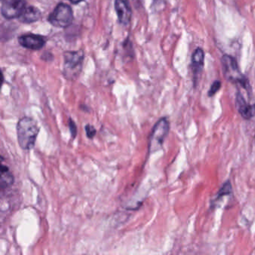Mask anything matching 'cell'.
I'll return each mask as SVG.
<instances>
[{
	"instance_id": "obj_1",
	"label": "cell",
	"mask_w": 255,
	"mask_h": 255,
	"mask_svg": "<svg viewBox=\"0 0 255 255\" xmlns=\"http://www.w3.org/2000/svg\"><path fill=\"white\" fill-rule=\"evenodd\" d=\"M39 132V127L32 118L23 117L17 125V136L19 145L23 150L33 148Z\"/></svg>"
},
{
	"instance_id": "obj_2",
	"label": "cell",
	"mask_w": 255,
	"mask_h": 255,
	"mask_svg": "<svg viewBox=\"0 0 255 255\" xmlns=\"http://www.w3.org/2000/svg\"><path fill=\"white\" fill-rule=\"evenodd\" d=\"M169 122L166 118L159 119L152 129L149 138V153H153L162 148L169 132Z\"/></svg>"
},
{
	"instance_id": "obj_3",
	"label": "cell",
	"mask_w": 255,
	"mask_h": 255,
	"mask_svg": "<svg viewBox=\"0 0 255 255\" xmlns=\"http://www.w3.org/2000/svg\"><path fill=\"white\" fill-rule=\"evenodd\" d=\"M222 65L224 75L227 80L234 83H240L245 89H249V82L240 73L237 61L234 58L228 55H224L222 58Z\"/></svg>"
},
{
	"instance_id": "obj_4",
	"label": "cell",
	"mask_w": 255,
	"mask_h": 255,
	"mask_svg": "<svg viewBox=\"0 0 255 255\" xmlns=\"http://www.w3.org/2000/svg\"><path fill=\"white\" fill-rule=\"evenodd\" d=\"M74 20L72 8L65 3H59L49 15L48 21L58 28L71 26Z\"/></svg>"
},
{
	"instance_id": "obj_5",
	"label": "cell",
	"mask_w": 255,
	"mask_h": 255,
	"mask_svg": "<svg viewBox=\"0 0 255 255\" xmlns=\"http://www.w3.org/2000/svg\"><path fill=\"white\" fill-rule=\"evenodd\" d=\"M65 75L68 79H74L77 77L81 71L84 60L83 51H70L65 53Z\"/></svg>"
},
{
	"instance_id": "obj_6",
	"label": "cell",
	"mask_w": 255,
	"mask_h": 255,
	"mask_svg": "<svg viewBox=\"0 0 255 255\" xmlns=\"http://www.w3.org/2000/svg\"><path fill=\"white\" fill-rule=\"evenodd\" d=\"M18 41L22 47L32 50H39L44 47L46 38L35 34L28 33L20 35Z\"/></svg>"
},
{
	"instance_id": "obj_7",
	"label": "cell",
	"mask_w": 255,
	"mask_h": 255,
	"mask_svg": "<svg viewBox=\"0 0 255 255\" xmlns=\"http://www.w3.org/2000/svg\"><path fill=\"white\" fill-rule=\"evenodd\" d=\"M115 8L121 23L128 25L130 22L132 17V9L129 0H116Z\"/></svg>"
},
{
	"instance_id": "obj_8",
	"label": "cell",
	"mask_w": 255,
	"mask_h": 255,
	"mask_svg": "<svg viewBox=\"0 0 255 255\" xmlns=\"http://www.w3.org/2000/svg\"><path fill=\"white\" fill-rule=\"evenodd\" d=\"M236 107L242 118L246 120L252 119L255 115V105L248 104L243 95L238 92L236 97Z\"/></svg>"
},
{
	"instance_id": "obj_9",
	"label": "cell",
	"mask_w": 255,
	"mask_h": 255,
	"mask_svg": "<svg viewBox=\"0 0 255 255\" xmlns=\"http://www.w3.org/2000/svg\"><path fill=\"white\" fill-rule=\"evenodd\" d=\"M41 17V12L38 8L34 6H26L21 15L17 19L21 23L30 24L39 20Z\"/></svg>"
},
{
	"instance_id": "obj_10",
	"label": "cell",
	"mask_w": 255,
	"mask_h": 255,
	"mask_svg": "<svg viewBox=\"0 0 255 255\" xmlns=\"http://www.w3.org/2000/svg\"><path fill=\"white\" fill-rule=\"evenodd\" d=\"M204 52L201 48H197L192 58V67L195 76L199 74L204 68Z\"/></svg>"
},
{
	"instance_id": "obj_11",
	"label": "cell",
	"mask_w": 255,
	"mask_h": 255,
	"mask_svg": "<svg viewBox=\"0 0 255 255\" xmlns=\"http://www.w3.org/2000/svg\"><path fill=\"white\" fill-rule=\"evenodd\" d=\"M14 182V177L10 171L8 166L1 165V180H0V187L1 190L3 191L8 188L11 187Z\"/></svg>"
},
{
	"instance_id": "obj_12",
	"label": "cell",
	"mask_w": 255,
	"mask_h": 255,
	"mask_svg": "<svg viewBox=\"0 0 255 255\" xmlns=\"http://www.w3.org/2000/svg\"><path fill=\"white\" fill-rule=\"evenodd\" d=\"M2 7H18L26 5L24 0H1Z\"/></svg>"
},
{
	"instance_id": "obj_13",
	"label": "cell",
	"mask_w": 255,
	"mask_h": 255,
	"mask_svg": "<svg viewBox=\"0 0 255 255\" xmlns=\"http://www.w3.org/2000/svg\"><path fill=\"white\" fill-rule=\"evenodd\" d=\"M231 192H232V186H231V182H225L221 188L220 190H219V193H218V198H221V197L225 196V195H231Z\"/></svg>"
},
{
	"instance_id": "obj_14",
	"label": "cell",
	"mask_w": 255,
	"mask_h": 255,
	"mask_svg": "<svg viewBox=\"0 0 255 255\" xmlns=\"http://www.w3.org/2000/svg\"><path fill=\"white\" fill-rule=\"evenodd\" d=\"M221 85L222 84H221L220 81H218V80L215 81L214 83L212 84L211 87H210V90H209V97H212L216 95V94L219 92V89H220Z\"/></svg>"
},
{
	"instance_id": "obj_15",
	"label": "cell",
	"mask_w": 255,
	"mask_h": 255,
	"mask_svg": "<svg viewBox=\"0 0 255 255\" xmlns=\"http://www.w3.org/2000/svg\"><path fill=\"white\" fill-rule=\"evenodd\" d=\"M85 129H86V135L89 137V138H93L96 135V129L95 127L92 126L91 125H87L85 127Z\"/></svg>"
},
{
	"instance_id": "obj_16",
	"label": "cell",
	"mask_w": 255,
	"mask_h": 255,
	"mask_svg": "<svg viewBox=\"0 0 255 255\" xmlns=\"http://www.w3.org/2000/svg\"><path fill=\"white\" fill-rule=\"evenodd\" d=\"M69 128L70 131H71V135H72L73 138H75L77 133V125H76V124L74 123V122L72 119H70Z\"/></svg>"
},
{
	"instance_id": "obj_17",
	"label": "cell",
	"mask_w": 255,
	"mask_h": 255,
	"mask_svg": "<svg viewBox=\"0 0 255 255\" xmlns=\"http://www.w3.org/2000/svg\"><path fill=\"white\" fill-rule=\"evenodd\" d=\"M70 2H72L73 4H78L80 2H83L84 0H68Z\"/></svg>"
},
{
	"instance_id": "obj_18",
	"label": "cell",
	"mask_w": 255,
	"mask_h": 255,
	"mask_svg": "<svg viewBox=\"0 0 255 255\" xmlns=\"http://www.w3.org/2000/svg\"><path fill=\"white\" fill-rule=\"evenodd\" d=\"M155 1H162V0H155Z\"/></svg>"
}]
</instances>
